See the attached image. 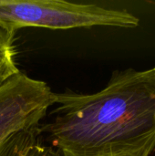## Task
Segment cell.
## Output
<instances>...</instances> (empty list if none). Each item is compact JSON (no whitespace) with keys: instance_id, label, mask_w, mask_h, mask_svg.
Returning a JSON list of instances; mask_svg holds the SVG:
<instances>
[{"instance_id":"1","label":"cell","mask_w":155,"mask_h":156,"mask_svg":"<svg viewBox=\"0 0 155 156\" xmlns=\"http://www.w3.org/2000/svg\"><path fill=\"white\" fill-rule=\"evenodd\" d=\"M55 104L39 133L62 156H150L155 149V67L115 71L96 93H55Z\"/></svg>"},{"instance_id":"2","label":"cell","mask_w":155,"mask_h":156,"mask_svg":"<svg viewBox=\"0 0 155 156\" xmlns=\"http://www.w3.org/2000/svg\"><path fill=\"white\" fill-rule=\"evenodd\" d=\"M139 18L126 10L60 0H0V24L17 31L37 27L71 29L97 26L132 28Z\"/></svg>"},{"instance_id":"3","label":"cell","mask_w":155,"mask_h":156,"mask_svg":"<svg viewBox=\"0 0 155 156\" xmlns=\"http://www.w3.org/2000/svg\"><path fill=\"white\" fill-rule=\"evenodd\" d=\"M54 94L44 81L20 72L0 88V144L21 131L40 126Z\"/></svg>"},{"instance_id":"4","label":"cell","mask_w":155,"mask_h":156,"mask_svg":"<svg viewBox=\"0 0 155 156\" xmlns=\"http://www.w3.org/2000/svg\"><path fill=\"white\" fill-rule=\"evenodd\" d=\"M16 33L14 29L0 24V88L21 72L16 63Z\"/></svg>"},{"instance_id":"5","label":"cell","mask_w":155,"mask_h":156,"mask_svg":"<svg viewBox=\"0 0 155 156\" xmlns=\"http://www.w3.org/2000/svg\"><path fill=\"white\" fill-rule=\"evenodd\" d=\"M39 127L16 133L0 144V156H21L39 137Z\"/></svg>"},{"instance_id":"6","label":"cell","mask_w":155,"mask_h":156,"mask_svg":"<svg viewBox=\"0 0 155 156\" xmlns=\"http://www.w3.org/2000/svg\"><path fill=\"white\" fill-rule=\"evenodd\" d=\"M21 156H62V154L56 148L42 144L38 138L25 150Z\"/></svg>"}]
</instances>
